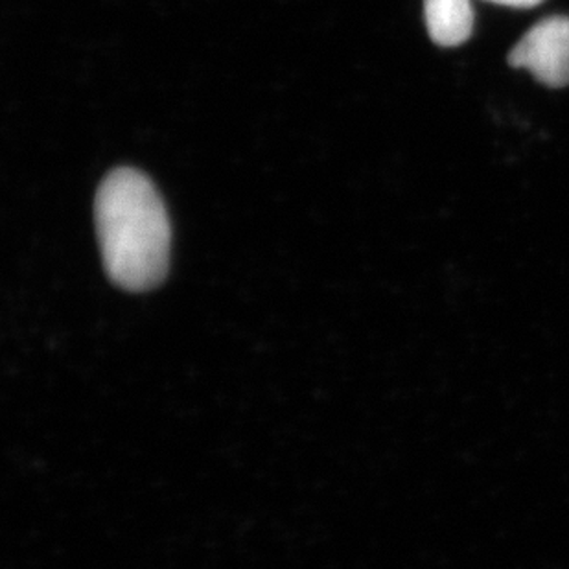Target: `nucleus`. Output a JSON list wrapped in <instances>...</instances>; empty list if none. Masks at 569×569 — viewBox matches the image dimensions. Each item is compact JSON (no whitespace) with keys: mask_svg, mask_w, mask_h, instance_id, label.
I'll return each instance as SVG.
<instances>
[{"mask_svg":"<svg viewBox=\"0 0 569 569\" xmlns=\"http://www.w3.org/2000/svg\"><path fill=\"white\" fill-rule=\"evenodd\" d=\"M103 268L126 290H150L167 277L172 229L161 196L144 173L119 168L94 199Z\"/></svg>","mask_w":569,"mask_h":569,"instance_id":"nucleus-1","label":"nucleus"},{"mask_svg":"<svg viewBox=\"0 0 569 569\" xmlns=\"http://www.w3.org/2000/svg\"><path fill=\"white\" fill-rule=\"evenodd\" d=\"M509 63L529 70L543 86H569V17H548L535 24L510 50Z\"/></svg>","mask_w":569,"mask_h":569,"instance_id":"nucleus-2","label":"nucleus"},{"mask_svg":"<svg viewBox=\"0 0 569 569\" xmlns=\"http://www.w3.org/2000/svg\"><path fill=\"white\" fill-rule=\"evenodd\" d=\"M430 38L439 47H459L473 32L472 0H425Z\"/></svg>","mask_w":569,"mask_h":569,"instance_id":"nucleus-3","label":"nucleus"},{"mask_svg":"<svg viewBox=\"0 0 569 569\" xmlns=\"http://www.w3.org/2000/svg\"><path fill=\"white\" fill-rule=\"evenodd\" d=\"M489 2H495V4L500 6H509V8H535V6L540 4L543 0H489Z\"/></svg>","mask_w":569,"mask_h":569,"instance_id":"nucleus-4","label":"nucleus"}]
</instances>
